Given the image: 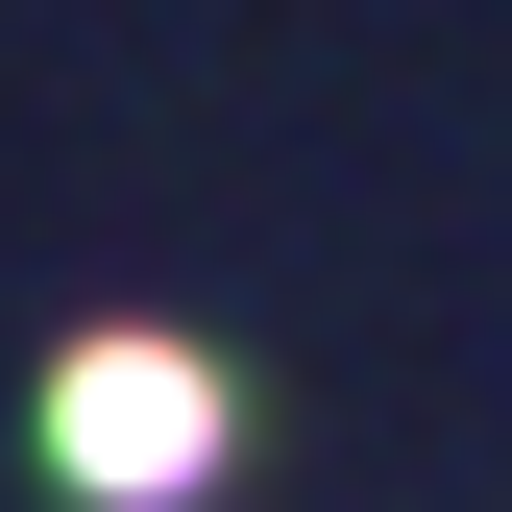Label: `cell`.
Here are the masks:
<instances>
[{
  "label": "cell",
  "instance_id": "cell-1",
  "mask_svg": "<svg viewBox=\"0 0 512 512\" xmlns=\"http://www.w3.org/2000/svg\"><path fill=\"white\" fill-rule=\"evenodd\" d=\"M49 464H74V488H122V512H171V488L220 464V366H171V342H74Z\"/></svg>",
  "mask_w": 512,
  "mask_h": 512
}]
</instances>
